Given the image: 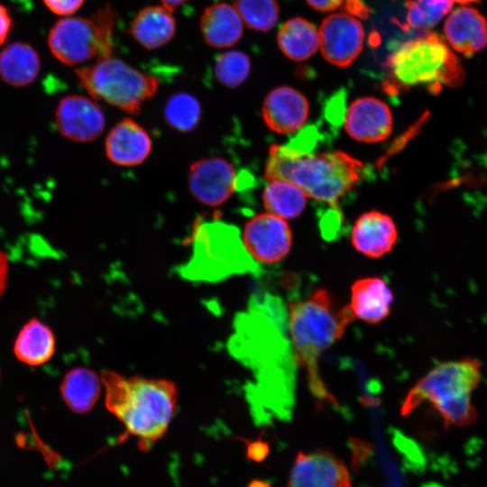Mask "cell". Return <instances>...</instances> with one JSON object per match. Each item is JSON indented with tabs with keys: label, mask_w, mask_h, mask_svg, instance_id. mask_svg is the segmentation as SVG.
I'll return each mask as SVG.
<instances>
[{
	"label": "cell",
	"mask_w": 487,
	"mask_h": 487,
	"mask_svg": "<svg viewBox=\"0 0 487 487\" xmlns=\"http://www.w3.org/2000/svg\"><path fill=\"white\" fill-rule=\"evenodd\" d=\"M246 443V457L253 462L261 463L266 459L270 453V446L261 439L244 441Z\"/></svg>",
	"instance_id": "d6a6232c"
},
{
	"label": "cell",
	"mask_w": 487,
	"mask_h": 487,
	"mask_svg": "<svg viewBox=\"0 0 487 487\" xmlns=\"http://www.w3.org/2000/svg\"><path fill=\"white\" fill-rule=\"evenodd\" d=\"M262 203L267 213L283 219H291L303 212L307 196L290 182L272 180L262 192Z\"/></svg>",
	"instance_id": "484cf974"
},
{
	"label": "cell",
	"mask_w": 487,
	"mask_h": 487,
	"mask_svg": "<svg viewBox=\"0 0 487 487\" xmlns=\"http://www.w3.org/2000/svg\"><path fill=\"white\" fill-rule=\"evenodd\" d=\"M101 378L89 368L77 367L69 371L60 385L66 405L78 414L90 411L101 392Z\"/></svg>",
	"instance_id": "cb8c5ba5"
},
{
	"label": "cell",
	"mask_w": 487,
	"mask_h": 487,
	"mask_svg": "<svg viewBox=\"0 0 487 487\" xmlns=\"http://www.w3.org/2000/svg\"><path fill=\"white\" fill-rule=\"evenodd\" d=\"M246 487H271V485L267 482L254 479L252 480Z\"/></svg>",
	"instance_id": "ab89813d"
},
{
	"label": "cell",
	"mask_w": 487,
	"mask_h": 487,
	"mask_svg": "<svg viewBox=\"0 0 487 487\" xmlns=\"http://www.w3.org/2000/svg\"><path fill=\"white\" fill-rule=\"evenodd\" d=\"M345 112V92L340 89L326 101L325 114L329 122L338 124L344 118Z\"/></svg>",
	"instance_id": "4dcf8cb0"
},
{
	"label": "cell",
	"mask_w": 487,
	"mask_h": 487,
	"mask_svg": "<svg viewBox=\"0 0 487 487\" xmlns=\"http://www.w3.org/2000/svg\"><path fill=\"white\" fill-rule=\"evenodd\" d=\"M45 5L55 14L70 15L76 13L85 0H42Z\"/></svg>",
	"instance_id": "1f68e13d"
},
{
	"label": "cell",
	"mask_w": 487,
	"mask_h": 487,
	"mask_svg": "<svg viewBox=\"0 0 487 487\" xmlns=\"http://www.w3.org/2000/svg\"><path fill=\"white\" fill-rule=\"evenodd\" d=\"M188 0H161L162 5L173 12L177 7Z\"/></svg>",
	"instance_id": "f35d334b"
},
{
	"label": "cell",
	"mask_w": 487,
	"mask_h": 487,
	"mask_svg": "<svg viewBox=\"0 0 487 487\" xmlns=\"http://www.w3.org/2000/svg\"><path fill=\"white\" fill-rule=\"evenodd\" d=\"M234 6L243 23L254 31H270L279 18L280 7L277 0H235Z\"/></svg>",
	"instance_id": "f1b7e54d"
},
{
	"label": "cell",
	"mask_w": 487,
	"mask_h": 487,
	"mask_svg": "<svg viewBox=\"0 0 487 487\" xmlns=\"http://www.w3.org/2000/svg\"><path fill=\"white\" fill-rule=\"evenodd\" d=\"M41 68L37 51L29 44L14 42L0 52V78L13 87L33 82Z\"/></svg>",
	"instance_id": "7402d4cb"
},
{
	"label": "cell",
	"mask_w": 487,
	"mask_h": 487,
	"mask_svg": "<svg viewBox=\"0 0 487 487\" xmlns=\"http://www.w3.org/2000/svg\"><path fill=\"white\" fill-rule=\"evenodd\" d=\"M393 294L386 282L377 277L362 278L352 285L348 304L354 318L375 325L391 312Z\"/></svg>",
	"instance_id": "d6986e66"
},
{
	"label": "cell",
	"mask_w": 487,
	"mask_h": 487,
	"mask_svg": "<svg viewBox=\"0 0 487 487\" xmlns=\"http://www.w3.org/2000/svg\"><path fill=\"white\" fill-rule=\"evenodd\" d=\"M189 243L193 254L180 271L188 279L217 280L232 274L253 272L257 268L233 225L199 222L195 225Z\"/></svg>",
	"instance_id": "8992f818"
},
{
	"label": "cell",
	"mask_w": 487,
	"mask_h": 487,
	"mask_svg": "<svg viewBox=\"0 0 487 487\" xmlns=\"http://www.w3.org/2000/svg\"><path fill=\"white\" fill-rule=\"evenodd\" d=\"M105 404L124 426L128 434L139 440V446L149 447L166 433L176 411L178 389L168 379L127 377L104 371Z\"/></svg>",
	"instance_id": "7a4b0ae2"
},
{
	"label": "cell",
	"mask_w": 487,
	"mask_h": 487,
	"mask_svg": "<svg viewBox=\"0 0 487 487\" xmlns=\"http://www.w3.org/2000/svg\"><path fill=\"white\" fill-rule=\"evenodd\" d=\"M176 32L172 11L163 5L147 6L138 12L130 25V34L142 47L155 50L167 44Z\"/></svg>",
	"instance_id": "44dd1931"
},
{
	"label": "cell",
	"mask_w": 487,
	"mask_h": 487,
	"mask_svg": "<svg viewBox=\"0 0 487 487\" xmlns=\"http://www.w3.org/2000/svg\"><path fill=\"white\" fill-rule=\"evenodd\" d=\"M319 50L332 65L345 68L362 51L364 41L363 27L358 18L348 13L327 15L318 29Z\"/></svg>",
	"instance_id": "30bf717a"
},
{
	"label": "cell",
	"mask_w": 487,
	"mask_h": 487,
	"mask_svg": "<svg viewBox=\"0 0 487 487\" xmlns=\"http://www.w3.org/2000/svg\"><path fill=\"white\" fill-rule=\"evenodd\" d=\"M202 109L198 100L188 93L173 94L166 102L164 117L174 130L190 132L200 123Z\"/></svg>",
	"instance_id": "4316f807"
},
{
	"label": "cell",
	"mask_w": 487,
	"mask_h": 487,
	"mask_svg": "<svg viewBox=\"0 0 487 487\" xmlns=\"http://www.w3.org/2000/svg\"><path fill=\"white\" fill-rule=\"evenodd\" d=\"M310 7L319 12H331L343 5L345 0H306Z\"/></svg>",
	"instance_id": "8d00e7d4"
},
{
	"label": "cell",
	"mask_w": 487,
	"mask_h": 487,
	"mask_svg": "<svg viewBox=\"0 0 487 487\" xmlns=\"http://www.w3.org/2000/svg\"><path fill=\"white\" fill-rule=\"evenodd\" d=\"M115 13L106 5L91 17H67L51 29L48 45L60 62L74 66L113 55Z\"/></svg>",
	"instance_id": "ba28073f"
},
{
	"label": "cell",
	"mask_w": 487,
	"mask_h": 487,
	"mask_svg": "<svg viewBox=\"0 0 487 487\" xmlns=\"http://www.w3.org/2000/svg\"><path fill=\"white\" fill-rule=\"evenodd\" d=\"M56 124L67 139L88 142L97 139L106 126V117L98 104L79 95L64 96L56 109Z\"/></svg>",
	"instance_id": "7c38bea8"
},
{
	"label": "cell",
	"mask_w": 487,
	"mask_h": 487,
	"mask_svg": "<svg viewBox=\"0 0 487 487\" xmlns=\"http://www.w3.org/2000/svg\"><path fill=\"white\" fill-rule=\"evenodd\" d=\"M15 356L21 362L41 365L55 352V337L51 329L37 318L29 320L19 332L14 345Z\"/></svg>",
	"instance_id": "603a6c76"
},
{
	"label": "cell",
	"mask_w": 487,
	"mask_h": 487,
	"mask_svg": "<svg viewBox=\"0 0 487 487\" xmlns=\"http://www.w3.org/2000/svg\"><path fill=\"white\" fill-rule=\"evenodd\" d=\"M351 443L353 449L352 464L354 470H358L363 462L368 457L372 447L369 446V444L357 439L351 440Z\"/></svg>",
	"instance_id": "e575fe53"
},
{
	"label": "cell",
	"mask_w": 487,
	"mask_h": 487,
	"mask_svg": "<svg viewBox=\"0 0 487 487\" xmlns=\"http://www.w3.org/2000/svg\"><path fill=\"white\" fill-rule=\"evenodd\" d=\"M393 118L389 106L373 96L355 99L345 115V128L353 139L374 143L386 140L391 131Z\"/></svg>",
	"instance_id": "5bb4252c"
},
{
	"label": "cell",
	"mask_w": 487,
	"mask_h": 487,
	"mask_svg": "<svg viewBox=\"0 0 487 487\" xmlns=\"http://www.w3.org/2000/svg\"><path fill=\"white\" fill-rule=\"evenodd\" d=\"M397 240L398 231L392 218L375 210L362 214L351 232V242L355 250L373 259L390 253Z\"/></svg>",
	"instance_id": "e0dca14e"
},
{
	"label": "cell",
	"mask_w": 487,
	"mask_h": 487,
	"mask_svg": "<svg viewBox=\"0 0 487 487\" xmlns=\"http://www.w3.org/2000/svg\"><path fill=\"white\" fill-rule=\"evenodd\" d=\"M237 176L231 162L219 157L193 162L188 182L192 196L201 204L218 207L226 202L237 188Z\"/></svg>",
	"instance_id": "8fae6325"
},
{
	"label": "cell",
	"mask_w": 487,
	"mask_h": 487,
	"mask_svg": "<svg viewBox=\"0 0 487 487\" xmlns=\"http://www.w3.org/2000/svg\"><path fill=\"white\" fill-rule=\"evenodd\" d=\"M288 313L294 361L305 372L312 395L319 402L337 404L322 379L318 363L354 320L351 309L348 305L337 307L330 291L318 288L307 299L290 301Z\"/></svg>",
	"instance_id": "6da1fadb"
},
{
	"label": "cell",
	"mask_w": 487,
	"mask_h": 487,
	"mask_svg": "<svg viewBox=\"0 0 487 487\" xmlns=\"http://www.w3.org/2000/svg\"><path fill=\"white\" fill-rule=\"evenodd\" d=\"M288 487H352V484L344 461L331 451L318 448L310 454H298Z\"/></svg>",
	"instance_id": "4fadbf2b"
},
{
	"label": "cell",
	"mask_w": 487,
	"mask_h": 487,
	"mask_svg": "<svg viewBox=\"0 0 487 487\" xmlns=\"http://www.w3.org/2000/svg\"><path fill=\"white\" fill-rule=\"evenodd\" d=\"M12 19L7 9L0 4V45L3 44L11 31Z\"/></svg>",
	"instance_id": "d590c367"
},
{
	"label": "cell",
	"mask_w": 487,
	"mask_h": 487,
	"mask_svg": "<svg viewBox=\"0 0 487 487\" xmlns=\"http://www.w3.org/2000/svg\"><path fill=\"white\" fill-rule=\"evenodd\" d=\"M341 216L338 210H329L323 217L321 221V230L324 237L331 238L338 231L341 225Z\"/></svg>",
	"instance_id": "836d02e7"
},
{
	"label": "cell",
	"mask_w": 487,
	"mask_h": 487,
	"mask_svg": "<svg viewBox=\"0 0 487 487\" xmlns=\"http://www.w3.org/2000/svg\"><path fill=\"white\" fill-rule=\"evenodd\" d=\"M362 167L359 161L340 151L317 150L296 155L273 144L269 149L264 179L290 182L307 197L335 207L360 179Z\"/></svg>",
	"instance_id": "3957f363"
},
{
	"label": "cell",
	"mask_w": 487,
	"mask_h": 487,
	"mask_svg": "<svg viewBox=\"0 0 487 487\" xmlns=\"http://www.w3.org/2000/svg\"><path fill=\"white\" fill-rule=\"evenodd\" d=\"M8 256L0 250V296L3 294L7 281Z\"/></svg>",
	"instance_id": "74e56055"
},
{
	"label": "cell",
	"mask_w": 487,
	"mask_h": 487,
	"mask_svg": "<svg viewBox=\"0 0 487 487\" xmlns=\"http://www.w3.org/2000/svg\"><path fill=\"white\" fill-rule=\"evenodd\" d=\"M277 42L287 58L295 61L306 60L319 49L318 30L307 19L294 17L280 26Z\"/></svg>",
	"instance_id": "d4e9b609"
},
{
	"label": "cell",
	"mask_w": 487,
	"mask_h": 487,
	"mask_svg": "<svg viewBox=\"0 0 487 487\" xmlns=\"http://www.w3.org/2000/svg\"><path fill=\"white\" fill-rule=\"evenodd\" d=\"M241 238L253 261L264 264L282 260L292 245V233L285 219L270 213L249 219Z\"/></svg>",
	"instance_id": "9c48e42d"
},
{
	"label": "cell",
	"mask_w": 487,
	"mask_h": 487,
	"mask_svg": "<svg viewBox=\"0 0 487 487\" xmlns=\"http://www.w3.org/2000/svg\"><path fill=\"white\" fill-rule=\"evenodd\" d=\"M388 92L426 86L432 92L459 86L464 77L461 62L445 40L427 32L398 46L387 59Z\"/></svg>",
	"instance_id": "5b68a950"
},
{
	"label": "cell",
	"mask_w": 487,
	"mask_h": 487,
	"mask_svg": "<svg viewBox=\"0 0 487 487\" xmlns=\"http://www.w3.org/2000/svg\"><path fill=\"white\" fill-rule=\"evenodd\" d=\"M444 33L453 51L470 57L487 45V20L478 10L463 5L449 14Z\"/></svg>",
	"instance_id": "ac0fdd59"
},
{
	"label": "cell",
	"mask_w": 487,
	"mask_h": 487,
	"mask_svg": "<svg viewBox=\"0 0 487 487\" xmlns=\"http://www.w3.org/2000/svg\"><path fill=\"white\" fill-rule=\"evenodd\" d=\"M309 114L306 96L299 90L282 86L272 89L262 106V119L267 127L278 133H292L299 130Z\"/></svg>",
	"instance_id": "9a60e30c"
},
{
	"label": "cell",
	"mask_w": 487,
	"mask_h": 487,
	"mask_svg": "<svg viewBox=\"0 0 487 487\" xmlns=\"http://www.w3.org/2000/svg\"><path fill=\"white\" fill-rule=\"evenodd\" d=\"M203 41L214 48H228L243 36L244 23L234 5L218 2L207 6L200 17Z\"/></svg>",
	"instance_id": "ffe728a7"
},
{
	"label": "cell",
	"mask_w": 487,
	"mask_h": 487,
	"mask_svg": "<svg viewBox=\"0 0 487 487\" xmlns=\"http://www.w3.org/2000/svg\"><path fill=\"white\" fill-rule=\"evenodd\" d=\"M250 71V59L241 51L222 53L216 59L214 68L216 79L229 88L241 86L247 79Z\"/></svg>",
	"instance_id": "f546056e"
},
{
	"label": "cell",
	"mask_w": 487,
	"mask_h": 487,
	"mask_svg": "<svg viewBox=\"0 0 487 487\" xmlns=\"http://www.w3.org/2000/svg\"><path fill=\"white\" fill-rule=\"evenodd\" d=\"M453 4L452 0H408L406 22L412 29L430 30L451 12Z\"/></svg>",
	"instance_id": "83f0119b"
},
{
	"label": "cell",
	"mask_w": 487,
	"mask_h": 487,
	"mask_svg": "<svg viewBox=\"0 0 487 487\" xmlns=\"http://www.w3.org/2000/svg\"><path fill=\"white\" fill-rule=\"evenodd\" d=\"M452 1L453 3H457L464 5H467L471 3L479 2L480 0H452Z\"/></svg>",
	"instance_id": "60d3db41"
},
{
	"label": "cell",
	"mask_w": 487,
	"mask_h": 487,
	"mask_svg": "<svg viewBox=\"0 0 487 487\" xmlns=\"http://www.w3.org/2000/svg\"><path fill=\"white\" fill-rule=\"evenodd\" d=\"M482 381V364L475 358L439 363L409 390L400 408L408 416L424 402L439 413L446 426L466 427L477 419L473 394Z\"/></svg>",
	"instance_id": "277c9868"
},
{
	"label": "cell",
	"mask_w": 487,
	"mask_h": 487,
	"mask_svg": "<svg viewBox=\"0 0 487 487\" xmlns=\"http://www.w3.org/2000/svg\"><path fill=\"white\" fill-rule=\"evenodd\" d=\"M152 139L147 131L132 118H124L109 132L105 152L110 161L118 166L142 164L152 152Z\"/></svg>",
	"instance_id": "2e32d148"
},
{
	"label": "cell",
	"mask_w": 487,
	"mask_h": 487,
	"mask_svg": "<svg viewBox=\"0 0 487 487\" xmlns=\"http://www.w3.org/2000/svg\"><path fill=\"white\" fill-rule=\"evenodd\" d=\"M79 84L96 100L136 115L158 88V79L113 55L75 70Z\"/></svg>",
	"instance_id": "52a82bcc"
}]
</instances>
